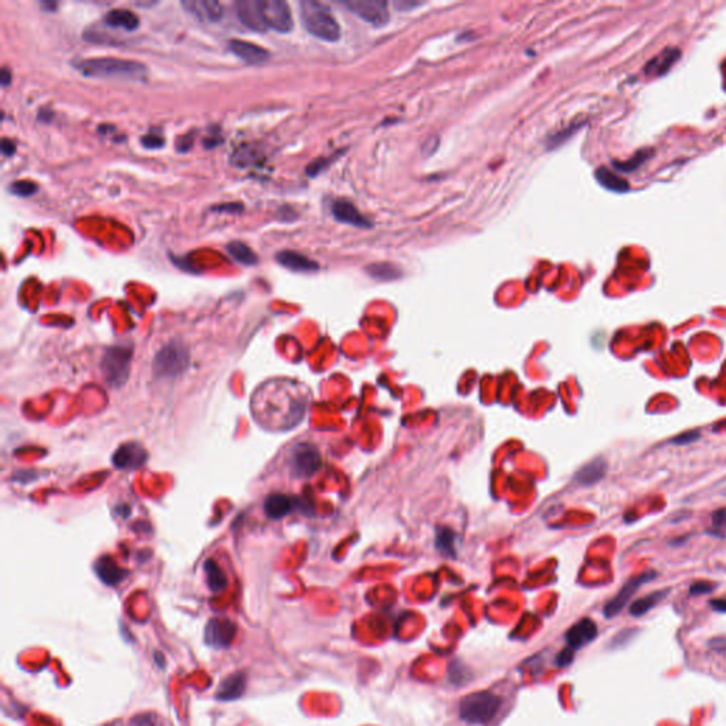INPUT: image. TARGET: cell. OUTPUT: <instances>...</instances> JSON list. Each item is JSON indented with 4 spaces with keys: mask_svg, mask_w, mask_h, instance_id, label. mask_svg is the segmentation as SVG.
I'll return each instance as SVG.
<instances>
[{
    "mask_svg": "<svg viewBox=\"0 0 726 726\" xmlns=\"http://www.w3.org/2000/svg\"><path fill=\"white\" fill-rule=\"evenodd\" d=\"M309 390L293 379H269L250 399L253 419L267 431L282 433L297 427L305 418Z\"/></svg>",
    "mask_w": 726,
    "mask_h": 726,
    "instance_id": "1",
    "label": "cell"
},
{
    "mask_svg": "<svg viewBox=\"0 0 726 726\" xmlns=\"http://www.w3.org/2000/svg\"><path fill=\"white\" fill-rule=\"evenodd\" d=\"M300 16L305 30L319 40L335 43L341 38V26L330 9L315 0L300 2Z\"/></svg>",
    "mask_w": 726,
    "mask_h": 726,
    "instance_id": "2",
    "label": "cell"
},
{
    "mask_svg": "<svg viewBox=\"0 0 726 726\" xmlns=\"http://www.w3.org/2000/svg\"><path fill=\"white\" fill-rule=\"evenodd\" d=\"M75 67L81 74L93 78H142L147 74V67L138 61L114 57L81 60Z\"/></svg>",
    "mask_w": 726,
    "mask_h": 726,
    "instance_id": "3",
    "label": "cell"
},
{
    "mask_svg": "<svg viewBox=\"0 0 726 726\" xmlns=\"http://www.w3.org/2000/svg\"><path fill=\"white\" fill-rule=\"evenodd\" d=\"M503 699L487 691H479L467 695L460 702V718L471 725L488 723L500 712Z\"/></svg>",
    "mask_w": 726,
    "mask_h": 726,
    "instance_id": "4",
    "label": "cell"
},
{
    "mask_svg": "<svg viewBox=\"0 0 726 726\" xmlns=\"http://www.w3.org/2000/svg\"><path fill=\"white\" fill-rule=\"evenodd\" d=\"M131 358L132 349L128 346H112L107 349L101 362L104 378H106L107 383L119 387L127 382Z\"/></svg>",
    "mask_w": 726,
    "mask_h": 726,
    "instance_id": "5",
    "label": "cell"
},
{
    "mask_svg": "<svg viewBox=\"0 0 726 726\" xmlns=\"http://www.w3.org/2000/svg\"><path fill=\"white\" fill-rule=\"evenodd\" d=\"M189 354L180 343L172 342L162 348L154 361V372L159 378H173L188 367Z\"/></svg>",
    "mask_w": 726,
    "mask_h": 726,
    "instance_id": "6",
    "label": "cell"
},
{
    "mask_svg": "<svg viewBox=\"0 0 726 726\" xmlns=\"http://www.w3.org/2000/svg\"><path fill=\"white\" fill-rule=\"evenodd\" d=\"M321 454L311 444H297L289 455V468L297 479H309L321 468Z\"/></svg>",
    "mask_w": 726,
    "mask_h": 726,
    "instance_id": "7",
    "label": "cell"
},
{
    "mask_svg": "<svg viewBox=\"0 0 726 726\" xmlns=\"http://www.w3.org/2000/svg\"><path fill=\"white\" fill-rule=\"evenodd\" d=\"M341 5L373 27H383L389 23L390 14L386 2H380V0H348V2H342Z\"/></svg>",
    "mask_w": 726,
    "mask_h": 726,
    "instance_id": "8",
    "label": "cell"
},
{
    "mask_svg": "<svg viewBox=\"0 0 726 726\" xmlns=\"http://www.w3.org/2000/svg\"><path fill=\"white\" fill-rule=\"evenodd\" d=\"M261 13L268 29L278 33H289L294 27V20L287 2L282 0H260Z\"/></svg>",
    "mask_w": 726,
    "mask_h": 726,
    "instance_id": "9",
    "label": "cell"
},
{
    "mask_svg": "<svg viewBox=\"0 0 726 726\" xmlns=\"http://www.w3.org/2000/svg\"><path fill=\"white\" fill-rule=\"evenodd\" d=\"M655 577H657L655 572H646V573H641V574L634 576L630 580H627V582L625 583V586L621 588L620 592L605 606V610H603L605 617L606 618H613V617L618 616L621 613V610H623L626 607V605L631 600V597L638 592V589L641 586L647 585L649 582H653Z\"/></svg>",
    "mask_w": 726,
    "mask_h": 726,
    "instance_id": "10",
    "label": "cell"
},
{
    "mask_svg": "<svg viewBox=\"0 0 726 726\" xmlns=\"http://www.w3.org/2000/svg\"><path fill=\"white\" fill-rule=\"evenodd\" d=\"M237 627L229 618L215 617L204 629V642L215 649H229L236 637Z\"/></svg>",
    "mask_w": 726,
    "mask_h": 726,
    "instance_id": "11",
    "label": "cell"
},
{
    "mask_svg": "<svg viewBox=\"0 0 726 726\" xmlns=\"http://www.w3.org/2000/svg\"><path fill=\"white\" fill-rule=\"evenodd\" d=\"M236 14L247 29L258 33H264L268 29L261 13L260 0H240L236 3Z\"/></svg>",
    "mask_w": 726,
    "mask_h": 726,
    "instance_id": "12",
    "label": "cell"
},
{
    "mask_svg": "<svg viewBox=\"0 0 726 726\" xmlns=\"http://www.w3.org/2000/svg\"><path fill=\"white\" fill-rule=\"evenodd\" d=\"M148 454L139 444L127 443L121 446L112 455V463L119 470H135L145 464Z\"/></svg>",
    "mask_w": 726,
    "mask_h": 726,
    "instance_id": "13",
    "label": "cell"
},
{
    "mask_svg": "<svg viewBox=\"0 0 726 726\" xmlns=\"http://www.w3.org/2000/svg\"><path fill=\"white\" fill-rule=\"evenodd\" d=\"M229 49L233 54H236L239 58L245 61L247 64H252V66L264 64L265 61L269 60V53L264 47L250 43V41L237 40V38L232 40L229 43Z\"/></svg>",
    "mask_w": 726,
    "mask_h": 726,
    "instance_id": "14",
    "label": "cell"
},
{
    "mask_svg": "<svg viewBox=\"0 0 726 726\" xmlns=\"http://www.w3.org/2000/svg\"><path fill=\"white\" fill-rule=\"evenodd\" d=\"M182 6L203 22H219L223 17V6L216 0H184Z\"/></svg>",
    "mask_w": 726,
    "mask_h": 726,
    "instance_id": "15",
    "label": "cell"
},
{
    "mask_svg": "<svg viewBox=\"0 0 726 726\" xmlns=\"http://www.w3.org/2000/svg\"><path fill=\"white\" fill-rule=\"evenodd\" d=\"M332 216L339 223L350 224L359 229H370L372 223L348 200H337L332 204Z\"/></svg>",
    "mask_w": 726,
    "mask_h": 726,
    "instance_id": "16",
    "label": "cell"
},
{
    "mask_svg": "<svg viewBox=\"0 0 726 726\" xmlns=\"http://www.w3.org/2000/svg\"><path fill=\"white\" fill-rule=\"evenodd\" d=\"M681 58V50L677 47L664 49L644 66V74L649 77L666 75Z\"/></svg>",
    "mask_w": 726,
    "mask_h": 726,
    "instance_id": "17",
    "label": "cell"
},
{
    "mask_svg": "<svg viewBox=\"0 0 726 726\" xmlns=\"http://www.w3.org/2000/svg\"><path fill=\"white\" fill-rule=\"evenodd\" d=\"M597 636V627L594 621L590 618L580 620L573 627L569 629L566 633V642L568 647L572 650H579L585 647L589 642H592Z\"/></svg>",
    "mask_w": 726,
    "mask_h": 726,
    "instance_id": "18",
    "label": "cell"
},
{
    "mask_svg": "<svg viewBox=\"0 0 726 726\" xmlns=\"http://www.w3.org/2000/svg\"><path fill=\"white\" fill-rule=\"evenodd\" d=\"M247 687V675L243 671H237L226 677L219 686L216 692L217 701H236L243 697Z\"/></svg>",
    "mask_w": 726,
    "mask_h": 726,
    "instance_id": "19",
    "label": "cell"
},
{
    "mask_svg": "<svg viewBox=\"0 0 726 726\" xmlns=\"http://www.w3.org/2000/svg\"><path fill=\"white\" fill-rule=\"evenodd\" d=\"M276 260L280 265L297 273H313L319 268L314 260L293 250H281L276 254Z\"/></svg>",
    "mask_w": 726,
    "mask_h": 726,
    "instance_id": "20",
    "label": "cell"
},
{
    "mask_svg": "<svg viewBox=\"0 0 726 726\" xmlns=\"http://www.w3.org/2000/svg\"><path fill=\"white\" fill-rule=\"evenodd\" d=\"M94 570L101 582L108 586H117L127 576V572L121 569L117 562L110 556H102L94 565Z\"/></svg>",
    "mask_w": 726,
    "mask_h": 726,
    "instance_id": "21",
    "label": "cell"
},
{
    "mask_svg": "<svg viewBox=\"0 0 726 726\" xmlns=\"http://www.w3.org/2000/svg\"><path fill=\"white\" fill-rule=\"evenodd\" d=\"M607 472V463L605 459H596L590 463H588L585 467L580 468L574 476V481L579 485L590 487L597 484L605 479Z\"/></svg>",
    "mask_w": 726,
    "mask_h": 726,
    "instance_id": "22",
    "label": "cell"
},
{
    "mask_svg": "<svg viewBox=\"0 0 726 726\" xmlns=\"http://www.w3.org/2000/svg\"><path fill=\"white\" fill-rule=\"evenodd\" d=\"M104 25L111 29L134 32L139 27V17L128 9H112L104 16Z\"/></svg>",
    "mask_w": 726,
    "mask_h": 726,
    "instance_id": "23",
    "label": "cell"
},
{
    "mask_svg": "<svg viewBox=\"0 0 726 726\" xmlns=\"http://www.w3.org/2000/svg\"><path fill=\"white\" fill-rule=\"evenodd\" d=\"M294 504L282 494H271L264 503V512L271 520H281L293 511Z\"/></svg>",
    "mask_w": 726,
    "mask_h": 726,
    "instance_id": "24",
    "label": "cell"
},
{
    "mask_svg": "<svg viewBox=\"0 0 726 726\" xmlns=\"http://www.w3.org/2000/svg\"><path fill=\"white\" fill-rule=\"evenodd\" d=\"M261 160H263L261 151L258 148H254L250 143L240 145V147H237L232 155V163L241 169L253 168V166L260 165Z\"/></svg>",
    "mask_w": 726,
    "mask_h": 726,
    "instance_id": "25",
    "label": "cell"
},
{
    "mask_svg": "<svg viewBox=\"0 0 726 726\" xmlns=\"http://www.w3.org/2000/svg\"><path fill=\"white\" fill-rule=\"evenodd\" d=\"M670 593V589H662V590H658V592H653L644 597L641 598H637L636 601H633L631 606H630V614L633 617H641L644 616L646 613H649L650 610H653L660 601H662L664 598H666Z\"/></svg>",
    "mask_w": 726,
    "mask_h": 726,
    "instance_id": "26",
    "label": "cell"
},
{
    "mask_svg": "<svg viewBox=\"0 0 726 726\" xmlns=\"http://www.w3.org/2000/svg\"><path fill=\"white\" fill-rule=\"evenodd\" d=\"M597 182L603 186V188H606L607 191H612V192H616V193H625V192H629L630 191V184L627 180H625L623 178H620L617 173L612 172L610 169L607 168H598L594 173Z\"/></svg>",
    "mask_w": 726,
    "mask_h": 726,
    "instance_id": "27",
    "label": "cell"
},
{
    "mask_svg": "<svg viewBox=\"0 0 726 726\" xmlns=\"http://www.w3.org/2000/svg\"><path fill=\"white\" fill-rule=\"evenodd\" d=\"M204 569V573H206V582H207V586H209V589L215 593H220L223 590H226L227 588V577L224 574V572L220 569V566L213 562V561H207L203 566Z\"/></svg>",
    "mask_w": 726,
    "mask_h": 726,
    "instance_id": "28",
    "label": "cell"
},
{
    "mask_svg": "<svg viewBox=\"0 0 726 726\" xmlns=\"http://www.w3.org/2000/svg\"><path fill=\"white\" fill-rule=\"evenodd\" d=\"M655 155V151L654 149H650V148H646V149H640L633 158H630L629 160L626 162H612L613 168L617 171V172H626V173H630V172H634L637 171L638 168H641L642 165H644L646 162H649L653 156Z\"/></svg>",
    "mask_w": 726,
    "mask_h": 726,
    "instance_id": "29",
    "label": "cell"
},
{
    "mask_svg": "<svg viewBox=\"0 0 726 726\" xmlns=\"http://www.w3.org/2000/svg\"><path fill=\"white\" fill-rule=\"evenodd\" d=\"M227 253H229L236 261L244 265H256L258 263L257 254L250 247L241 241H232L227 244Z\"/></svg>",
    "mask_w": 726,
    "mask_h": 726,
    "instance_id": "30",
    "label": "cell"
},
{
    "mask_svg": "<svg viewBox=\"0 0 726 726\" xmlns=\"http://www.w3.org/2000/svg\"><path fill=\"white\" fill-rule=\"evenodd\" d=\"M715 537H725L726 535V509L721 508L712 513L711 518V529L707 532Z\"/></svg>",
    "mask_w": 726,
    "mask_h": 726,
    "instance_id": "31",
    "label": "cell"
},
{
    "mask_svg": "<svg viewBox=\"0 0 726 726\" xmlns=\"http://www.w3.org/2000/svg\"><path fill=\"white\" fill-rule=\"evenodd\" d=\"M38 186L32 180H16L9 186V192L19 197H30L36 195Z\"/></svg>",
    "mask_w": 726,
    "mask_h": 726,
    "instance_id": "32",
    "label": "cell"
},
{
    "mask_svg": "<svg viewBox=\"0 0 726 726\" xmlns=\"http://www.w3.org/2000/svg\"><path fill=\"white\" fill-rule=\"evenodd\" d=\"M454 541H455V536H454V533L450 529H439V532H437V542H435V545H437V548L443 553L448 555V553H451L454 550V546H452Z\"/></svg>",
    "mask_w": 726,
    "mask_h": 726,
    "instance_id": "33",
    "label": "cell"
},
{
    "mask_svg": "<svg viewBox=\"0 0 726 726\" xmlns=\"http://www.w3.org/2000/svg\"><path fill=\"white\" fill-rule=\"evenodd\" d=\"M701 439V431L699 430H691V431H687V433H682L679 435H677V437H674L670 443L673 446H690L695 441H698Z\"/></svg>",
    "mask_w": 726,
    "mask_h": 726,
    "instance_id": "34",
    "label": "cell"
},
{
    "mask_svg": "<svg viewBox=\"0 0 726 726\" xmlns=\"http://www.w3.org/2000/svg\"><path fill=\"white\" fill-rule=\"evenodd\" d=\"M141 143L147 149H160L165 145V139L159 134H147L141 138Z\"/></svg>",
    "mask_w": 726,
    "mask_h": 726,
    "instance_id": "35",
    "label": "cell"
},
{
    "mask_svg": "<svg viewBox=\"0 0 726 726\" xmlns=\"http://www.w3.org/2000/svg\"><path fill=\"white\" fill-rule=\"evenodd\" d=\"M244 210V206L241 203H221L212 207V212L217 213H229V215H239Z\"/></svg>",
    "mask_w": 726,
    "mask_h": 726,
    "instance_id": "36",
    "label": "cell"
},
{
    "mask_svg": "<svg viewBox=\"0 0 726 726\" xmlns=\"http://www.w3.org/2000/svg\"><path fill=\"white\" fill-rule=\"evenodd\" d=\"M714 590H715V585L708 583V582H698V583L691 585V588H690V593H691V596L708 594V593H711V592H714Z\"/></svg>",
    "mask_w": 726,
    "mask_h": 726,
    "instance_id": "37",
    "label": "cell"
},
{
    "mask_svg": "<svg viewBox=\"0 0 726 726\" xmlns=\"http://www.w3.org/2000/svg\"><path fill=\"white\" fill-rule=\"evenodd\" d=\"M131 726H156L154 715H139L131 722Z\"/></svg>",
    "mask_w": 726,
    "mask_h": 726,
    "instance_id": "38",
    "label": "cell"
},
{
    "mask_svg": "<svg viewBox=\"0 0 726 726\" xmlns=\"http://www.w3.org/2000/svg\"><path fill=\"white\" fill-rule=\"evenodd\" d=\"M573 661V650L570 647L565 649L561 654L557 655V666L559 667H566Z\"/></svg>",
    "mask_w": 726,
    "mask_h": 726,
    "instance_id": "39",
    "label": "cell"
},
{
    "mask_svg": "<svg viewBox=\"0 0 726 726\" xmlns=\"http://www.w3.org/2000/svg\"><path fill=\"white\" fill-rule=\"evenodd\" d=\"M192 147H193V138L191 135L182 136L180 141L176 145V148H178L179 152H188Z\"/></svg>",
    "mask_w": 726,
    "mask_h": 726,
    "instance_id": "40",
    "label": "cell"
},
{
    "mask_svg": "<svg viewBox=\"0 0 726 726\" xmlns=\"http://www.w3.org/2000/svg\"><path fill=\"white\" fill-rule=\"evenodd\" d=\"M221 142H223V138H221L220 135L213 134V135H210V136H206V138H204L203 145H204V148H206V149H213V148L219 147V145H220Z\"/></svg>",
    "mask_w": 726,
    "mask_h": 726,
    "instance_id": "41",
    "label": "cell"
},
{
    "mask_svg": "<svg viewBox=\"0 0 726 726\" xmlns=\"http://www.w3.org/2000/svg\"><path fill=\"white\" fill-rule=\"evenodd\" d=\"M0 149H2V154H3L5 156H13L14 152H16V145H14L13 141L5 138V139L2 141V148H0Z\"/></svg>",
    "mask_w": 726,
    "mask_h": 726,
    "instance_id": "42",
    "label": "cell"
},
{
    "mask_svg": "<svg viewBox=\"0 0 726 726\" xmlns=\"http://www.w3.org/2000/svg\"><path fill=\"white\" fill-rule=\"evenodd\" d=\"M12 82V73L8 67H3L2 71H0V84H2V87H8Z\"/></svg>",
    "mask_w": 726,
    "mask_h": 726,
    "instance_id": "43",
    "label": "cell"
},
{
    "mask_svg": "<svg viewBox=\"0 0 726 726\" xmlns=\"http://www.w3.org/2000/svg\"><path fill=\"white\" fill-rule=\"evenodd\" d=\"M711 606L714 610L719 613H726V598H715L711 600Z\"/></svg>",
    "mask_w": 726,
    "mask_h": 726,
    "instance_id": "44",
    "label": "cell"
},
{
    "mask_svg": "<svg viewBox=\"0 0 726 726\" xmlns=\"http://www.w3.org/2000/svg\"><path fill=\"white\" fill-rule=\"evenodd\" d=\"M41 6H43V9H45L46 12H54V10L57 9V3H51V2H46V3H43Z\"/></svg>",
    "mask_w": 726,
    "mask_h": 726,
    "instance_id": "45",
    "label": "cell"
},
{
    "mask_svg": "<svg viewBox=\"0 0 726 726\" xmlns=\"http://www.w3.org/2000/svg\"><path fill=\"white\" fill-rule=\"evenodd\" d=\"M409 5H410L411 8H413V6H416V5H414V3H409ZM404 6H407V5H406V3H402V8H404Z\"/></svg>",
    "mask_w": 726,
    "mask_h": 726,
    "instance_id": "46",
    "label": "cell"
},
{
    "mask_svg": "<svg viewBox=\"0 0 726 726\" xmlns=\"http://www.w3.org/2000/svg\"><path fill=\"white\" fill-rule=\"evenodd\" d=\"M108 726H112V725H108Z\"/></svg>",
    "mask_w": 726,
    "mask_h": 726,
    "instance_id": "47",
    "label": "cell"
}]
</instances>
